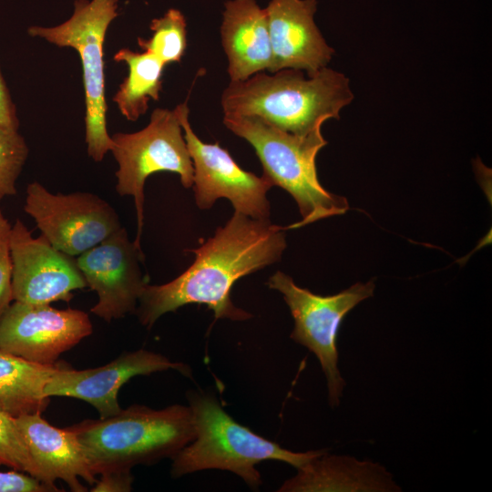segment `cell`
<instances>
[{"mask_svg":"<svg viewBox=\"0 0 492 492\" xmlns=\"http://www.w3.org/2000/svg\"><path fill=\"white\" fill-rule=\"evenodd\" d=\"M286 228L270 220H256L234 212L227 223L200 247L193 263L169 282L147 284L135 313L151 328L163 314L190 303L205 304L215 319L245 321L252 315L231 299L233 284L281 260L286 248Z\"/></svg>","mask_w":492,"mask_h":492,"instance_id":"cell-1","label":"cell"},{"mask_svg":"<svg viewBox=\"0 0 492 492\" xmlns=\"http://www.w3.org/2000/svg\"><path fill=\"white\" fill-rule=\"evenodd\" d=\"M354 99L343 73L323 67L313 75L297 69L260 72L231 81L221 96L224 115L251 116L286 132L304 136L322 129Z\"/></svg>","mask_w":492,"mask_h":492,"instance_id":"cell-2","label":"cell"},{"mask_svg":"<svg viewBox=\"0 0 492 492\" xmlns=\"http://www.w3.org/2000/svg\"><path fill=\"white\" fill-rule=\"evenodd\" d=\"M69 428L95 475L171 458L195 436L192 410L181 405L159 410L134 405L112 416L85 420Z\"/></svg>","mask_w":492,"mask_h":492,"instance_id":"cell-3","label":"cell"},{"mask_svg":"<svg viewBox=\"0 0 492 492\" xmlns=\"http://www.w3.org/2000/svg\"><path fill=\"white\" fill-rule=\"evenodd\" d=\"M188 398L195 436L171 457L173 477L200 470L221 469L236 474L256 489L261 484V474L255 467L260 462L282 461L299 469L326 453L325 450L293 452L282 447L236 422L212 395L193 392Z\"/></svg>","mask_w":492,"mask_h":492,"instance_id":"cell-4","label":"cell"},{"mask_svg":"<svg viewBox=\"0 0 492 492\" xmlns=\"http://www.w3.org/2000/svg\"><path fill=\"white\" fill-rule=\"evenodd\" d=\"M223 124L252 146L262 165V175L272 186L281 187L295 200L302 219L286 226V230L347 211V200L325 190L317 177L316 156L327 144L321 129L300 136L258 118L241 115H224Z\"/></svg>","mask_w":492,"mask_h":492,"instance_id":"cell-5","label":"cell"},{"mask_svg":"<svg viewBox=\"0 0 492 492\" xmlns=\"http://www.w3.org/2000/svg\"><path fill=\"white\" fill-rule=\"evenodd\" d=\"M118 1L76 0L73 15L64 23L28 28L32 36L78 52L85 91V141L88 156L97 162L113 147L107 128L103 46L107 30L118 15Z\"/></svg>","mask_w":492,"mask_h":492,"instance_id":"cell-6","label":"cell"},{"mask_svg":"<svg viewBox=\"0 0 492 492\" xmlns=\"http://www.w3.org/2000/svg\"><path fill=\"white\" fill-rule=\"evenodd\" d=\"M111 153L118 162L116 190L119 196H132L137 215V236L133 241L141 250L144 225V186L149 176L169 171L179 176L182 186L191 188L193 165L180 123V108H156L149 123L133 133L111 136Z\"/></svg>","mask_w":492,"mask_h":492,"instance_id":"cell-7","label":"cell"},{"mask_svg":"<svg viewBox=\"0 0 492 492\" xmlns=\"http://www.w3.org/2000/svg\"><path fill=\"white\" fill-rule=\"evenodd\" d=\"M267 285L283 295L294 320L291 338L315 354L326 377L329 404L337 406L345 386L338 369V331L345 315L373 296L374 282H356L336 294L322 296L299 287L292 277L277 272Z\"/></svg>","mask_w":492,"mask_h":492,"instance_id":"cell-8","label":"cell"},{"mask_svg":"<svg viewBox=\"0 0 492 492\" xmlns=\"http://www.w3.org/2000/svg\"><path fill=\"white\" fill-rule=\"evenodd\" d=\"M24 210L60 251L79 256L122 226L115 209L89 192L52 193L37 181L27 185Z\"/></svg>","mask_w":492,"mask_h":492,"instance_id":"cell-9","label":"cell"},{"mask_svg":"<svg viewBox=\"0 0 492 492\" xmlns=\"http://www.w3.org/2000/svg\"><path fill=\"white\" fill-rule=\"evenodd\" d=\"M180 123L193 165V191L197 206L208 210L220 198L228 199L234 212L256 220H268L270 202L267 192L273 187L262 175L241 169L227 149L218 142L200 140L189 121L187 101L179 104Z\"/></svg>","mask_w":492,"mask_h":492,"instance_id":"cell-10","label":"cell"},{"mask_svg":"<svg viewBox=\"0 0 492 492\" xmlns=\"http://www.w3.org/2000/svg\"><path fill=\"white\" fill-rule=\"evenodd\" d=\"M92 331L83 311L15 301L0 319V347L29 362L53 365Z\"/></svg>","mask_w":492,"mask_h":492,"instance_id":"cell-11","label":"cell"},{"mask_svg":"<svg viewBox=\"0 0 492 492\" xmlns=\"http://www.w3.org/2000/svg\"><path fill=\"white\" fill-rule=\"evenodd\" d=\"M10 254L14 301L69 302L74 291L87 287L77 261L56 249L43 234L34 237L20 219L12 225Z\"/></svg>","mask_w":492,"mask_h":492,"instance_id":"cell-12","label":"cell"},{"mask_svg":"<svg viewBox=\"0 0 492 492\" xmlns=\"http://www.w3.org/2000/svg\"><path fill=\"white\" fill-rule=\"evenodd\" d=\"M143 260L123 227L77 257L87 287L97 295L93 314L111 322L136 311L148 284L139 267Z\"/></svg>","mask_w":492,"mask_h":492,"instance_id":"cell-13","label":"cell"},{"mask_svg":"<svg viewBox=\"0 0 492 492\" xmlns=\"http://www.w3.org/2000/svg\"><path fill=\"white\" fill-rule=\"evenodd\" d=\"M169 369L190 375L188 365L145 349L124 352L110 363L92 369L74 370L59 365L44 388V395L67 396L94 406L99 418L112 416L121 410L118 394L132 377Z\"/></svg>","mask_w":492,"mask_h":492,"instance_id":"cell-14","label":"cell"},{"mask_svg":"<svg viewBox=\"0 0 492 492\" xmlns=\"http://www.w3.org/2000/svg\"><path fill=\"white\" fill-rule=\"evenodd\" d=\"M317 0H271L265 7L272 51L271 73L297 69L308 76L326 67L334 50L314 22Z\"/></svg>","mask_w":492,"mask_h":492,"instance_id":"cell-15","label":"cell"},{"mask_svg":"<svg viewBox=\"0 0 492 492\" xmlns=\"http://www.w3.org/2000/svg\"><path fill=\"white\" fill-rule=\"evenodd\" d=\"M31 456L42 471L46 485L55 486L62 479L74 492L87 491L79 478L96 483L76 433L51 425L41 414H26L15 417Z\"/></svg>","mask_w":492,"mask_h":492,"instance_id":"cell-16","label":"cell"},{"mask_svg":"<svg viewBox=\"0 0 492 492\" xmlns=\"http://www.w3.org/2000/svg\"><path fill=\"white\" fill-rule=\"evenodd\" d=\"M231 81H241L272 67V51L265 8L256 0H229L220 27Z\"/></svg>","mask_w":492,"mask_h":492,"instance_id":"cell-17","label":"cell"},{"mask_svg":"<svg viewBox=\"0 0 492 492\" xmlns=\"http://www.w3.org/2000/svg\"><path fill=\"white\" fill-rule=\"evenodd\" d=\"M390 473L382 466L344 456L314 458L298 469L278 491H399Z\"/></svg>","mask_w":492,"mask_h":492,"instance_id":"cell-18","label":"cell"},{"mask_svg":"<svg viewBox=\"0 0 492 492\" xmlns=\"http://www.w3.org/2000/svg\"><path fill=\"white\" fill-rule=\"evenodd\" d=\"M58 366L29 362L0 347V405L15 417L44 412L49 404L44 388Z\"/></svg>","mask_w":492,"mask_h":492,"instance_id":"cell-19","label":"cell"},{"mask_svg":"<svg viewBox=\"0 0 492 492\" xmlns=\"http://www.w3.org/2000/svg\"><path fill=\"white\" fill-rule=\"evenodd\" d=\"M113 59L125 63L128 69L113 101L128 120L136 121L147 112L149 100L159 99L165 65L147 51L138 53L128 48L119 49Z\"/></svg>","mask_w":492,"mask_h":492,"instance_id":"cell-20","label":"cell"},{"mask_svg":"<svg viewBox=\"0 0 492 492\" xmlns=\"http://www.w3.org/2000/svg\"><path fill=\"white\" fill-rule=\"evenodd\" d=\"M149 38H138V46L159 58L165 66L179 62L187 47V23L183 14L175 8L151 21Z\"/></svg>","mask_w":492,"mask_h":492,"instance_id":"cell-21","label":"cell"},{"mask_svg":"<svg viewBox=\"0 0 492 492\" xmlns=\"http://www.w3.org/2000/svg\"><path fill=\"white\" fill-rule=\"evenodd\" d=\"M1 465L26 473L46 484L42 471L30 455L16 418L0 405Z\"/></svg>","mask_w":492,"mask_h":492,"instance_id":"cell-22","label":"cell"},{"mask_svg":"<svg viewBox=\"0 0 492 492\" xmlns=\"http://www.w3.org/2000/svg\"><path fill=\"white\" fill-rule=\"evenodd\" d=\"M27 156L28 147L18 129L0 125V201L15 195V182Z\"/></svg>","mask_w":492,"mask_h":492,"instance_id":"cell-23","label":"cell"},{"mask_svg":"<svg viewBox=\"0 0 492 492\" xmlns=\"http://www.w3.org/2000/svg\"><path fill=\"white\" fill-rule=\"evenodd\" d=\"M12 225L0 210V319L13 299L10 233Z\"/></svg>","mask_w":492,"mask_h":492,"instance_id":"cell-24","label":"cell"},{"mask_svg":"<svg viewBox=\"0 0 492 492\" xmlns=\"http://www.w3.org/2000/svg\"><path fill=\"white\" fill-rule=\"evenodd\" d=\"M59 491L36 477L15 470L0 471V492H46Z\"/></svg>","mask_w":492,"mask_h":492,"instance_id":"cell-25","label":"cell"},{"mask_svg":"<svg viewBox=\"0 0 492 492\" xmlns=\"http://www.w3.org/2000/svg\"><path fill=\"white\" fill-rule=\"evenodd\" d=\"M100 475L92 492H128L132 488L133 477L129 469L109 470Z\"/></svg>","mask_w":492,"mask_h":492,"instance_id":"cell-26","label":"cell"},{"mask_svg":"<svg viewBox=\"0 0 492 492\" xmlns=\"http://www.w3.org/2000/svg\"><path fill=\"white\" fill-rule=\"evenodd\" d=\"M0 125L18 129L19 119L16 116L15 105L12 100L9 89L0 67Z\"/></svg>","mask_w":492,"mask_h":492,"instance_id":"cell-27","label":"cell"}]
</instances>
